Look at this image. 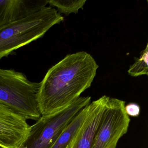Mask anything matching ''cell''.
Instances as JSON below:
<instances>
[{
  "instance_id": "1",
  "label": "cell",
  "mask_w": 148,
  "mask_h": 148,
  "mask_svg": "<svg viewBox=\"0 0 148 148\" xmlns=\"http://www.w3.org/2000/svg\"><path fill=\"white\" fill-rule=\"evenodd\" d=\"M99 65L87 52L68 54L51 67L40 82L38 101L41 116L59 111L90 88Z\"/></svg>"
},
{
  "instance_id": "2",
  "label": "cell",
  "mask_w": 148,
  "mask_h": 148,
  "mask_svg": "<svg viewBox=\"0 0 148 148\" xmlns=\"http://www.w3.org/2000/svg\"><path fill=\"white\" fill-rule=\"evenodd\" d=\"M57 10L46 6L0 27V60L15 50L44 36L64 21Z\"/></svg>"
},
{
  "instance_id": "3",
  "label": "cell",
  "mask_w": 148,
  "mask_h": 148,
  "mask_svg": "<svg viewBox=\"0 0 148 148\" xmlns=\"http://www.w3.org/2000/svg\"><path fill=\"white\" fill-rule=\"evenodd\" d=\"M40 85L22 73L0 68V103L26 120L37 121L41 116L38 101Z\"/></svg>"
},
{
  "instance_id": "4",
  "label": "cell",
  "mask_w": 148,
  "mask_h": 148,
  "mask_svg": "<svg viewBox=\"0 0 148 148\" xmlns=\"http://www.w3.org/2000/svg\"><path fill=\"white\" fill-rule=\"evenodd\" d=\"M91 97H79L64 109L41 116L30 126L27 137L21 147L51 148L65 128L81 109L90 103Z\"/></svg>"
},
{
  "instance_id": "5",
  "label": "cell",
  "mask_w": 148,
  "mask_h": 148,
  "mask_svg": "<svg viewBox=\"0 0 148 148\" xmlns=\"http://www.w3.org/2000/svg\"><path fill=\"white\" fill-rule=\"evenodd\" d=\"M125 106V101L109 97L91 148H116L119 140L127 133L130 122Z\"/></svg>"
},
{
  "instance_id": "6",
  "label": "cell",
  "mask_w": 148,
  "mask_h": 148,
  "mask_svg": "<svg viewBox=\"0 0 148 148\" xmlns=\"http://www.w3.org/2000/svg\"><path fill=\"white\" fill-rule=\"evenodd\" d=\"M30 126L24 118L0 103V148L21 147Z\"/></svg>"
},
{
  "instance_id": "7",
  "label": "cell",
  "mask_w": 148,
  "mask_h": 148,
  "mask_svg": "<svg viewBox=\"0 0 148 148\" xmlns=\"http://www.w3.org/2000/svg\"><path fill=\"white\" fill-rule=\"evenodd\" d=\"M109 97L104 95L89 104V112L84 123L66 148H91Z\"/></svg>"
},
{
  "instance_id": "8",
  "label": "cell",
  "mask_w": 148,
  "mask_h": 148,
  "mask_svg": "<svg viewBox=\"0 0 148 148\" xmlns=\"http://www.w3.org/2000/svg\"><path fill=\"white\" fill-rule=\"evenodd\" d=\"M89 110V104L78 112L51 148H66L84 123Z\"/></svg>"
},
{
  "instance_id": "9",
  "label": "cell",
  "mask_w": 148,
  "mask_h": 148,
  "mask_svg": "<svg viewBox=\"0 0 148 148\" xmlns=\"http://www.w3.org/2000/svg\"><path fill=\"white\" fill-rule=\"evenodd\" d=\"M86 1H63V0H50L48 4L51 7H55L58 9L60 14H64L68 16L73 13L77 14L79 9H83V7Z\"/></svg>"
},
{
  "instance_id": "10",
  "label": "cell",
  "mask_w": 148,
  "mask_h": 148,
  "mask_svg": "<svg viewBox=\"0 0 148 148\" xmlns=\"http://www.w3.org/2000/svg\"><path fill=\"white\" fill-rule=\"evenodd\" d=\"M140 58H136L135 62L130 66L128 74L132 77H137L143 75H148V45L141 52Z\"/></svg>"
},
{
  "instance_id": "11",
  "label": "cell",
  "mask_w": 148,
  "mask_h": 148,
  "mask_svg": "<svg viewBox=\"0 0 148 148\" xmlns=\"http://www.w3.org/2000/svg\"><path fill=\"white\" fill-rule=\"evenodd\" d=\"M13 14L8 0H0V27L11 22Z\"/></svg>"
},
{
  "instance_id": "12",
  "label": "cell",
  "mask_w": 148,
  "mask_h": 148,
  "mask_svg": "<svg viewBox=\"0 0 148 148\" xmlns=\"http://www.w3.org/2000/svg\"><path fill=\"white\" fill-rule=\"evenodd\" d=\"M125 110L126 114L129 116L138 117L140 114V106L136 103H129L125 106Z\"/></svg>"
},
{
  "instance_id": "13",
  "label": "cell",
  "mask_w": 148,
  "mask_h": 148,
  "mask_svg": "<svg viewBox=\"0 0 148 148\" xmlns=\"http://www.w3.org/2000/svg\"><path fill=\"white\" fill-rule=\"evenodd\" d=\"M26 148V147H20V148Z\"/></svg>"
}]
</instances>
